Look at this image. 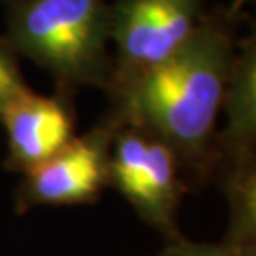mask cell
Instances as JSON below:
<instances>
[{"mask_svg":"<svg viewBox=\"0 0 256 256\" xmlns=\"http://www.w3.org/2000/svg\"><path fill=\"white\" fill-rule=\"evenodd\" d=\"M226 125L214 140L213 176L224 166L254 162L256 42L246 38L234 54L223 106Z\"/></svg>","mask_w":256,"mask_h":256,"instance_id":"52a82bcc","label":"cell"},{"mask_svg":"<svg viewBox=\"0 0 256 256\" xmlns=\"http://www.w3.org/2000/svg\"><path fill=\"white\" fill-rule=\"evenodd\" d=\"M116 124L110 116L94 130L75 136L42 165L24 173L15 192L17 213L34 206L95 203L108 188V158Z\"/></svg>","mask_w":256,"mask_h":256,"instance_id":"5b68a950","label":"cell"},{"mask_svg":"<svg viewBox=\"0 0 256 256\" xmlns=\"http://www.w3.org/2000/svg\"><path fill=\"white\" fill-rule=\"evenodd\" d=\"M7 135L5 168L27 173L42 165L75 138V112L70 95L27 94L18 96L0 116Z\"/></svg>","mask_w":256,"mask_h":256,"instance_id":"8992f818","label":"cell"},{"mask_svg":"<svg viewBox=\"0 0 256 256\" xmlns=\"http://www.w3.org/2000/svg\"><path fill=\"white\" fill-rule=\"evenodd\" d=\"M5 40L47 70L60 94L80 86L108 90L114 58L106 0H8Z\"/></svg>","mask_w":256,"mask_h":256,"instance_id":"7a4b0ae2","label":"cell"},{"mask_svg":"<svg viewBox=\"0 0 256 256\" xmlns=\"http://www.w3.org/2000/svg\"><path fill=\"white\" fill-rule=\"evenodd\" d=\"M108 186L168 242L183 238L176 214L186 182L173 150L143 128L116 124L108 158Z\"/></svg>","mask_w":256,"mask_h":256,"instance_id":"3957f363","label":"cell"},{"mask_svg":"<svg viewBox=\"0 0 256 256\" xmlns=\"http://www.w3.org/2000/svg\"><path fill=\"white\" fill-rule=\"evenodd\" d=\"M243 2H248V0H236V4L240 5V4H243Z\"/></svg>","mask_w":256,"mask_h":256,"instance_id":"8fae6325","label":"cell"},{"mask_svg":"<svg viewBox=\"0 0 256 256\" xmlns=\"http://www.w3.org/2000/svg\"><path fill=\"white\" fill-rule=\"evenodd\" d=\"M230 206L226 256H256V162L226 166L216 173Z\"/></svg>","mask_w":256,"mask_h":256,"instance_id":"ba28073f","label":"cell"},{"mask_svg":"<svg viewBox=\"0 0 256 256\" xmlns=\"http://www.w3.org/2000/svg\"><path fill=\"white\" fill-rule=\"evenodd\" d=\"M30 88L20 72L17 54L5 38H0V116L18 96Z\"/></svg>","mask_w":256,"mask_h":256,"instance_id":"9c48e42d","label":"cell"},{"mask_svg":"<svg viewBox=\"0 0 256 256\" xmlns=\"http://www.w3.org/2000/svg\"><path fill=\"white\" fill-rule=\"evenodd\" d=\"M156 256H226V252L222 243H194L180 238L175 242H168L166 248Z\"/></svg>","mask_w":256,"mask_h":256,"instance_id":"30bf717a","label":"cell"},{"mask_svg":"<svg viewBox=\"0 0 256 256\" xmlns=\"http://www.w3.org/2000/svg\"><path fill=\"white\" fill-rule=\"evenodd\" d=\"M236 45L223 20L203 17L176 52L118 90L110 116L160 138L182 165L186 185L213 178L216 118Z\"/></svg>","mask_w":256,"mask_h":256,"instance_id":"6da1fadb","label":"cell"},{"mask_svg":"<svg viewBox=\"0 0 256 256\" xmlns=\"http://www.w3.org/2000/svg\"><path fill=\"white\" fill-rule=\"evenodd\" d=\"M203 0H115L110 42L115 45L108 94L130 84L173 52L202 22Z\"/></svg>","mask_w":256,"mask_h":256,"instance_id":"277c9868","label":"cell"}]
</instances>
